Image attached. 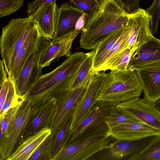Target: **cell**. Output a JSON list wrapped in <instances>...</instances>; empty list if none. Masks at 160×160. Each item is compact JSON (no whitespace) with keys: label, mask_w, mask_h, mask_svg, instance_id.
Masks as SVG:
<instances>
[{"label":"cell","mask_w":160,"mask_h":160,"mask_svg":"<svg viewBox=\"0 0 160 160\" xmlns=\"http://www.w3.org/2000/svg\"><path fill=\"white\" fill-rule=\"evenodd\" d=\"M86 53L75 52L50 72L41 75L23 97L32 106L48 98H57L70 88L86 57Z\"/></svg>","instance_id":"obj_1"},{"label":"cell","mask_w":160,"mask_h":160,"mask_svg":"<svg viewBox=\"0 0 160 160\" xmlns=\"http://www.w3.org/2000/svg\"><path fill=\"white\" fill-rule=\"evenodd\" d=\"M130 14L127 13L115 0H106L90 18L81 32L80 48L91 50L115 31L128 24Z\"/></svg>","instance_id":"obj_2"},{"label":"cell","mask_w":160,"mask_h":160,"mask_svg":"<svg viewBox=\"0 0 160 160\" xmlns=\"http://www.w3.org/2000/svg\"><path fill=\"white\" fill-rule=\"evenodd\" d=\"M142 86L135 71L112 70L101 85L93 102L118 104L139 97Z\"/></svg>","instance_id":"obj_3"},{"label":"cell","mask_w":160,"mask_h":160,"mask_svg":"<svg viewBox=\"0 0 160 160\" xmlns=\"http://www.w3.org/2000/svg\"><path fill=\"white\" fill-rule=\"evenodd\" d=\"M37 26L31 14L24 18L12 19L2 28L0 38V53L8 75L17 52Z\"/></svg>","instance_id":"obj_4"},{"label":"cell","mask_w":160,"mask_h":160,"mask_svg":"<svg viewBox=\"0 0 160 160\" xmlns=\"http://www.w3.org/2000/svg\"><path fill=\"white\" fill-rule=\"evenodd\" d=\"M107 127L100 128L85 134L67 146L53 160H85L107 148L112 137L108 136Z\"/></svg>","instance_id":"obj_5"},{"label":"cell","mask_w":160,"mask_h":160,"mask_svg":"<svg viewBox=\"0 0 160 160\" xmlns=\"http://www.w3.org/2000/svg\"><path fill=\"white\" fill-rule=\"evenodd\" d=\"M33 111L30 102L24 101L21 104L5 132L0 137V160H7L23 141Z\"/></svg>","instance_id":"obj_6"},{"label":"cell","mask_w":160,"mask_h":160,"mask_svg":"<svg viewBox=\"0 0 160 160\" xmlns=\"http://www.w3.org/2000/svg\"><path fill=\"white\" fill-rule=\"evenodd\" d=\"M51 41V39L42 36L36 48L26 61L14 83L17 94L19 96L23 97L41 75L40 58Z\"/></svg>","instance_id":"obj_7"},{"label":"cell","mask_w":160,"mask_h":160,"mask_svg":"<svg viewBox=\"0 0 160 160\" xmlns=\"http://www.w3.org/2000/svg\"><path fill=\"white\" fill-rule=\"evenodd\" d=\"M116 108L119 112L160 130V111L155 104L139 97L117 104Z\"/></svg>","instance_id":"obj_8"},{"label":"cell","mask_w":160,"mask_h":160,"mask_svg":"<svg viewBox=\"0 0 160 160\" xmlns=\"http://www.w3.org/2000/svg\"><path fill=\"white\" fill-rule=\"evenodd\" d=\"M90 81L77 88L65 91L56 98L55 111L49 127L54 136L68 117L73 111Z\"/></svg>","instance_id":"obj_9"},{"label":"cell","mask_w":160,"mask_h":160,"mask_svg":"<svg viewBox=\"0 0 160 160\" xmlns=\"http://www.w3.org/2000/svg\"><path fill=\"white\" fill-rule=\"evenodd\" d=\"M116 104L97 102L81 122L68 134L64 147L85 134L99 128L106 126L103 120V117Z\"/></svg>","instance_id":"obj_10"},{"label":"cell","mask_w":160,"mask_h":160,"mask_svg":"<svg viewBox=\"0 0 160 160\" xmlns=\"http://www.w3.org/2000/svg\"><path fill=\"white\" fill-rule=\"evenodd\" d=\"M108 73L103 71L95 72L84 94L74 109L68 134L81 122L91 109L98 90Z\"/></svg>","instance_id":"obj_11"},{"label":"cell","mask_w":160,"mask_h":160,"mask_svg":"<svg viewBox=\"0 0 160 160\" xmlns=\"http://www.w3.org/2000/svg\"><path fill=\"white\" fill-rule=\"evenodd\" d=\"M154 136L138 140H117L102 150L97 159L129 160L144 150Z\"/></svg>","instance_id":"obj_12"},{"label":"cell","mask_w":160,"mask_h":160,"mask_svg":"<svg viewBox=\"0 0 160 160\" xmlns=\"http://www.w3.org/2000/svg\"><path fill=\"white\" fill-rule=\"evenodd\" d=\"M135 71L142 86L143 99L155 104L160 99V62L144 65Z\"/></svg>","instance_id":"obj_13"},{"label":"cell","mask_w":160,"mask_h":160,"mask_svg":"<svg viewBox=\"0 0 160 160\" xmlns=\"http://www.w3.org/2000/svg\"><path fill=\"white\" fill-rule=\"evenodd\" d=\"M132 27L128 42V48L133 53L153 37L150 29L151 16L146 10L139 8L130 14Z\"/></svg>","instance_id":"obj_14"},{"label":"cell","mask_w":160,"mask_h":160,"mask_svg":"<svg viewBox=\"0 0 160 160\" xmlns=\"http://www.w3.org/2000/svg\"><path fill=\"white\" fill-rule=\"evenodd\" d=\"M108 136L119 140H138L160 134V130L142 122L120 124L108 128Z\"/></svg>","instance_id":"obj_15"},{"label":"cell","mask_w":160,"mask_h":160,"mask_svg":"<svg viewBox=\"0 0 160 160\" xmlns=\"http://www.w3.org/2000/svg\"><path fill=\"white\" fill-rule=\"evenodd\" d=\"M56 105L55 97L46 98L32 106L33 111L25 132L23 141L42 129L49 128Z\"/></svg>","instance_id":"obj_16"},{"label":"cell","mask_w":160,"mask_h":160,"mask_svg":"<svg viewBox=\"0 0 160 160\" xmlns=\"http://www.w3.org/2000/svg\"><path fill=\"white\" fill-rule=\"evenodd\" d=\"M59 8L56 2H52L41 5L31 14L42 36L52 39Z\"/></svg>","instance_id":"obj_17"},{"label":"cell","mask_w":160,"mask_h":160,"mask_svg":"<svg viewBox=\"0 0 160 160\" xmlns=\"http://www.w3.org/2000/svg\"><path fill=\"white\" fill-rule=\"evenodd\" d=\"M80 33V32L75 30L60 38L52 39L41 56L40 60L41 68L49 66L56 59L64 56L68 57L71 56L73 41Z\"/></svg>","instance_id":"obj_18"},{"label":"cell","mask_w":160,"mask_h":160,"mask_svg":"<svg viewBox=\"0 0 160 160\" xmlns=\"http://www.w3.org/2000/svg\"><path fill=\"white\" fill-rule=\"evenodd\" d=\"M83 13L70 2L62 3L59 7L52 39L59 38L75 31L77 21Z\"/></svg>","instance_id":"obj_19"},{"label":"cell","mask_w":160,"mask_h":160,"mask_svg":"<svg viewBox=\"0 0 160 160\" xmlns=\"http://www.w3.org/2000/svg\"><path fill=\"white\" fill-rule=\"evenodd\" d=\"M42 36L37 26L25 39L17 52L11 72L8 75L14 83L18 79L26 61L36 48Z\"/></svg>","instance_id":"obj_20"},{"label":"cell","mask_w":160,"mask_h":160,"mask_svg":"<svg viewBox=\"0 0 160 160\" xmlns=\"http://www.w3.org/2000/svg\"><path fill=\"white\" fill-rule=\"evenodd\" d=\"M158 62H160V39L153 37L135 52L127 68L135 71L141 67Z\"/></svg>","instance_id":"obj_21"},{"label":"cell","mask_w":160,"mask_h":160,"mask_svg":"<svg viewBox=\"0 0 160 160\" xmlns=\"http://www.w3.org/2000/svg\"><path fill=\"white\" fill-rule=\"evenodd\" d=\"M52 133L49 128L42 129L24 140L7 160H28L40 144Z\"/></svg>","instance_id":"obj_22"},{"label":"cell","mask_w":160,"mask_h":160,"mask_svg":"<svg viewBox=\"0 0 160 160\" xmlns=\"http://www.w3.org/2000/svg\"><path fill=\"white\" fill-rule=\"evenodd\" d=\"M132 27L130 18L129 23L125 27L120 36L116 42L108 55L106 60L100 67L98 72H105L110 69L120 54L128 48V42L129 33Z\"/></svg>","instance_id":"obj_23"},{"label":"cell","mask_w":160,"mask_h":160,"mask_svg":"<svg viewBox=\"0 0 160 160\" xmlns=\"http://www.w3.org/2000/svg\"><path fill=\"white\" fill-rule=\"evenodd\" d=\"M126 27L111 34L102 41L95 48L92 68L93 72H97L98 69L104 62L108 55Z\"/></svg>","instance_id":"obj_24"},{"label":"cell","mask_w":160,"mask_h":160,"mask_svg":"<svg viewBox=\"0 0 160 160\" xmlns=\"http://www.w3.org/2000/svg\"><path fill=\"white\" fill-rule=\"evenodd\" d=\"M95 51V48L86 53V58L79 68L70 89L79 87L91 80L95 73L92 68Z\"/></svg>","instance_id":"obj_25"},{"label":"cell","mask_w":160,"mask_h":160,"mask_svg":"<svg viewBox=\"0 0 160 160\" xmlns=\"http://www.w3.org/2000/svg\"><path fill=\"white\" fill-rule=\"evenodd\" d=\"M73 112L68 117L54 137L52 146L53 158L65 146L69 132Z\"/></svg>","instance_id":"obj_26"},{"label":"cell","mask_w":160,"mask_h":160,"mask_svg":"<svg viewBox=\"0 0 160 160\" xmlns=\"http://www.w3.org/2000/svg\"><path fill=\"white\" fill-rule=\"evenodd\" d=\"M129 160H160V134L154 136L144 150Z\"/></svg>","instance_id":"obj_27"},{"label":"cell","mask_w":160,"mask_h":160,"mask_svg":"<svg viewBox=\"0 0 160 160\" xmlns=\"http://www.w3.org/2000/svg\"><path fill=\"white\" fill-rule=\"evenodd\" d=\"M54 135L51 134L38 146L28 160H53L52 146Z\"/></svg>","instance_id":"obj_28"},{"label":"cell","mask_w":160,"mask_h":160,"mask_svg":"<svg viewBox=\"0 0 160 160\" xmlns=\"http://www.w3.org/2000/svg\"><path fill=\"white\" fill-rule=\"evenodd\" d=\"M103 120L108 129L122 123L142 122L133 117L119 112L117 109L116 106L104 116Z\"/></svg>","instance_id":"obj_29"},{"label":"cell","mask_w":160,"mask_h":160,"mask_svg":"<svg viewBox=\"0 0 160 160\" xmlns=\"http://www.w3.org/2000/svg\"><path fill=\"white\" fill-rule=\"evenodd\" d=\"M24 100L17 94L14 83L9 79L8 93L4 103L0 109V118L3 116L11 108L21 104Z\"/></svg>","instance_id":"obj_30"},{"label":"cell","mask_w":160,"mask_h":160,"mask_svg":"<svg viewBox=\"0 0 160 160\" xmlns=\"http://www.w3.org/2000/svg\"><path fill=\"white\" fill-rule=\"evenodd\" d=\"M70 2L85 13L88 19L93 16L98 9L95 0H70Z\"/></svg>","instance_id":"obj_31"},{"label":"cell","mask_w":160,"mask_h":160,"mask_svg":"<svg viewBox=\"0 0 160 160\" xmlns=\"http://www.w3.org/2000/svg\"><path fill=\"white\" fill-rule=\"evenodd\" d=\"M151 16L150 27L154 35L158 31V23L160 18V0H154L151 6L146 10Z\"/></svg>","instance_id":"obj_32"},{"label":"cell","mask_w":160,"mask_h":160,"mask_svg":"<svg viewBox=\"0 0 160 160\" xmlns=\"http://www.w3.org/2000/svg\"><path fill=\"white\" fill-rule=\"evenodd\" d=\"M24 0H0V18L15 12L23 5Z\"/></svg>","instance_id":"obj_33"},{"label":"cell","mask_w":160,"mask_h":160,"mask_svg":"<svg viewBox=\"0 0 160 160\" xmlns=\"http://www.w3.org/2000/svg\"><path fill=\"white\" fill-rule=\"evenodd\" d=\"M134 53L128 48L122 52L111 66L110 70H120L127 69L131 57Z\"/></svg>","instance_id":"obj_34"},{"label":"cell","mask_w":160,"mask_h":160,"mask_svg":"<svg viewBox=\"0 0 160 160\" xmlns=\"http://www.w3.org/2000/svg\"><path fill=\"white\" fill-rule=\"evenodd\" d=\"M21 105L11 108L3 116L0 118V137L5 132L9 124L17 113Z\"/></svg>","instance_id":"obj_35"},{"label":"cell","mask_w":160,"mask_h":160,"mask_svg":"<svg viewBox=\"0 0 160 160\" xmlns=\"http://www.w3.org/2000/svg\"><path fill=\"white\" fill-rule=\"evenodd\" d=\"M126 13L131 14L136 12L139 8L140 0H115Z\"/></svg>","instance_id":"obj_36"},{"label":"cell","mask_w":160,"mask_h":160,"mask_svg":"<svg viewBox=\"0 0 160 160\" xmlns=\"http://www.w3.org/2000/svg\"><path fill=\"white\" fill-rule=\"evenodd\" d=\"M57 0H35L33 2L28 3L26 13L28 14V16H29L36 10V9L41 5L52 2H56Z\"/></svg>","instance_id":"obj_37"},{"label":"cell","mask_w":160,"mask_h":160,"mask_svg":"<svg viewBox=\"0 0 160 160\" xmlns=\"http://www.w3.org/2000/svg\"><path fill=\"white\" fill-rule=\"evenodd\" d=\"M9 83V79L8 78L0 84V109L3 106L6 97L8 89Z\"/></svg>","instance_id":"obj_38"},{"label":"cell","mask_w":160,"mask_h":160,"mask_svg":"<svg viewBox=\"0 0 160 160\" xmlns=\"http://www.w3.org/2000/svg\"><path fill=\"white\" fill-rule=\"evenodd\" d=\"M0 84H1L7 78L8 76L6 71L3 61L1 59L0 61Z\"/></svg>","instance_id":"obj_39"},{"label":"cell","mask_w":160,"mask_h":160,"mask_svg":"<svg viewBox=\"0 0 160 160\" xmlns=\"http://www.w3.org/2000/svg\"><path fill=\"white\" fill-rule=\"evenodd\" d=\"M95 1L97 4L99 9L102 6L106 0H95Z\"/></svg>","instance_id":"obj_40"},{"label":"cell","mask_w":160,"mask_h":160,"mask_svg":"<svg viewBox=\"0 0 160 160\" xmlns=\"http://www.w3.org/2000/svg\"><path fill=\"white\" fill-rule=\"evenodd\" d=\"M156 107L160 111V99L155 104Z\"/></svg>","instance_id":"obj_41"}]
</instances>
